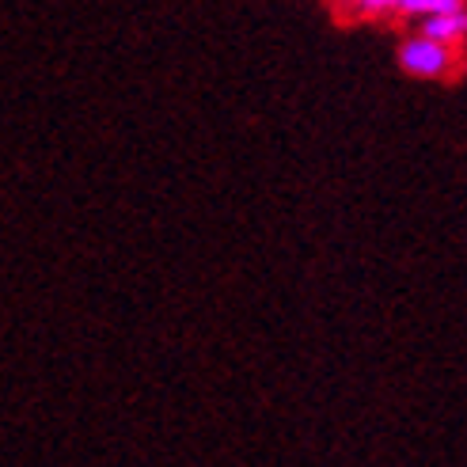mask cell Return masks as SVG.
Returning a JSON list of instances; mask_svg holds the SVG:
<instances>
[{
    "mask_svg": "<svg viewBox=\"0 0 467 467\" xmlns=\"http://www.w3.org/2000/svg\"><path fill=\"white\" fill-rule=\"evenodd\" d=\"M400 68L418 80H445L460 68V46L437 42L430 35H410L400 42Z\"/></svg>",
    "mask_w": 467,
    "mask_h": 467,
    "instance_id": "obj_1",
    "label": "cell"
},
{
    "mask_svg": "<svg viewBox=\"0 0 467 467\" xmlns=\"http://www.w3.org/2000/svg\"><path fill=\"white\" fill-rule=\"evenodd\" d=\"M467 8V0H403L400 16L407 19H430V16H445V12H460Z\"/></svg>",
    "mask_w": 467,
    "mask_h": 467,
    "instance_id": "obj_3",
    "label": "cell"
},
{
    "mask_svg": "<svg viewBox=\"0 0 467 467\" xmlns=\"http://www.w3.org/2000/svg\"><path fill=\"white\" fill-rule=\"evenodd\" d=\"M349 8V16H365V19H377V16H400L403 0H342Z\"/></svg>",
    "mask_w": 467,
    "mask_h": 467,
    "instance_id": "obj_4",
    "label": "cell"
},
{
    "mask_svg": "<svg viewBox=\"0 0 467 467\" xmlns=\"http://www.w3.org/2000/svg\"><path fill=\"white\" fill-rule=\"evenodd\" d=\"M418 35H430V38H437V42L460 46V42L467 38V8L445 12V16H430V19H418Z\"/></svg>",
    "mask_w": 467,
    "mask_h": 467,
    "instance_id": "obj_2",
    "label": "cell"
}]
</instances>
